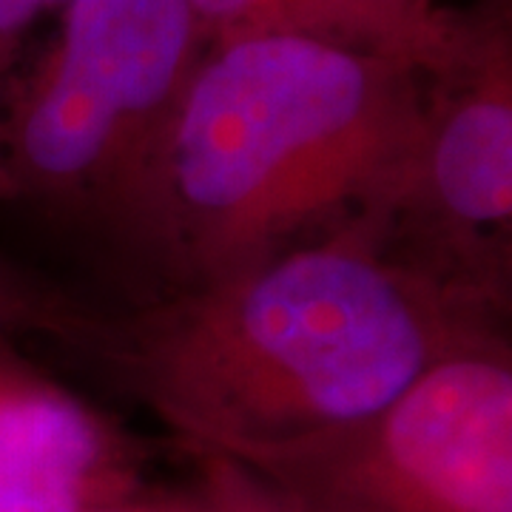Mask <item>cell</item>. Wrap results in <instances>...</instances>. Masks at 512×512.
<instances>
[{
	"label": "cell",
	"instance_id": "cell-3",
	"mask_svg": "<svg viewBox=\"0 0 512 512\" xmlns=\"http://www.w3.org/2000/svg\"><path fill=\"white\" fill-rule=\"evenodd\" d=\"M208 43L183 0H69L0 137V191L114 217Z\"/></svg>",
	"mask_w": 512,
	"mask_h": 512
},
{
	"label": "cell",
	"instance_id": "cell-7",
	"mask_svg": "<svg viewBox=\"0 0 512 512\" xmlns=\"http://www.w3.org/2000/svg\"><path fill=\"white\" fill-rule=\"evenodd\" d=\"M333 43L399 60L424 77L444 72L467 46L473 15L436 0H308Z\"/></svg>",
	"mask_w": 512,
	"mask_h": 512
},
{
	"label": "cell",
	"instance_id": "cell-1",
	"mask_svg": "<svg viewBox=\"0 0 512 512\" xmlns=\"http://www.w3.org/2000/svg\"><path fill=\"white\" fill-rule=\"evenodd\" d=\"M493 313L350 220L183 288L114 345L188 450L248 458L376 413L439 359L495 336Z\"/></svg>",
	"mask_w": 512,
	"mask_h": 512
},
{
	"label": "cell",
	"instance_id": "cell-5",
	"mask_svg": "<svg viewBox=\"0 0 512 512\" xmlns=\"http://www.w3.org/2000/svg\"><path fill=\"white\" fill-rule=\"evenodd\" d=\"M416 140L367 225L387 248L501 308L512 231V40L507 15H473L470 40L424 77Z\"/></svg>",
	"mask_w": 512,
	"mask_h": 512
},
{
	"label": "cell",
	"instance_id": "cell-9",
	"mask_svg": "<svg viewBox=\"0 0 512 512\" xmlns=\"http://www.w3.org/2000/svg\"><path fill=\"white\" fill-rule=\"evenodd\" d=\"M211 46L248 37L305 35L330 40L308 0H183Z\"/></svg>",
	"mask_w": 512,
	"mask_h": 512
},
{
	"label": "cell",
	"instance_id": "cell-4",
	"mask_svg": "<svg viewBox=\"0 0 512 512\" xmlns=\"http://www.w3.org/2000/svg\"><path fill=\"white\" fill-rule=\"evenodd\" d=\"M237 461L322 512H512L510 348L453 350L365 419Z\"/></svg>",
	"mask_w": 512,
	"mask_h": 512
},
{
	"label": "cell",
	"instance_id": "cell-8",
	"mask_svg": "<svg viewBox=\"0 0 512 512\" xmlns=\"http://www.w3.org/2000/svg\"><path fill=\"white\" fill-rule=\"evenodd\" d=\"M191 453L197 470L183 493L168 501L174 512H322L237 458L211 450Z\"/></svg>",
	"mask_w": 512,
	"mask_h": 512
},
{
	"label": "cell",
	"instance_id": "cell-10",
	"mask_svg": "<svg viewBox=\"0 0 512 512\" xmlns=\"http://www.w3.org/2000/svg\"><path fill=\"white\" fill-rule=\"evenodd\" d=\"M15 328L72 330L74 319L55 311L43 296L29 291L12 271L0 268V336Z\"/></svg>",
	"mask_w": 512,
	"mask_h": 512
},
{
	"label": "cell",
	"instance_id": "cell-6",
	"mask_svg": "<svg viewBox=\"0 0 512 512\" xmlns=\"http://www.w3.org/2000/svg\"><path fill=\"white\" fill-rule=\"evenodd\" d=\"M137 484L140 453L111 421L0 348V512H100Z\"/></svg>",
	"mask_w": 512,
	"mask_h": 512
},
{
	"label": "cell",
	"instance_id": "cell-2",
	"mask_svg": "<svg viewBox=\"0 0 512 512\" xmlns=\"http://www.w3.org/2000/svg\"><path fill=\"white\" fill-rule=\"evenodd\" d=\"M424 74L305 35L211 46L114 222L183 288L367 217L416 140Z\"/></svg>",
	"mask_w": 512,
	"mask_h": 512
},
{
	"label": "cell",
	"instance_id": "cell-12",
	"mask_svg": "<svg viewBox=\"0 0 512 512\" xmlns=\"http://www.w3.org/2000/svg\"><path fill=\"white\" fill-rule=\"evenodd\" d=\"M100 512H174V510L168 507V501H160V504H143V501L131 498V501L114 504V507H106V510H100Z\"/></svg>",
	"mask_w": 512,
	"mask_h": 512
},
{
	"label": "cell",
	"instance_id": "cell-11",
	"mask_svg": "<svg viewBox=\"0 0 512 512\" xmlns=\"http://www.w3.org/2000/svg\"><path fill=\"white\" fill-rule=\"evenodd\" d=\"M69 0H0V63L9 57L20 37L35 26L40 15L63 9Z\"/></svg>",
	"mask_w": 512,
	"mask_h": 512
}]
</instances>
